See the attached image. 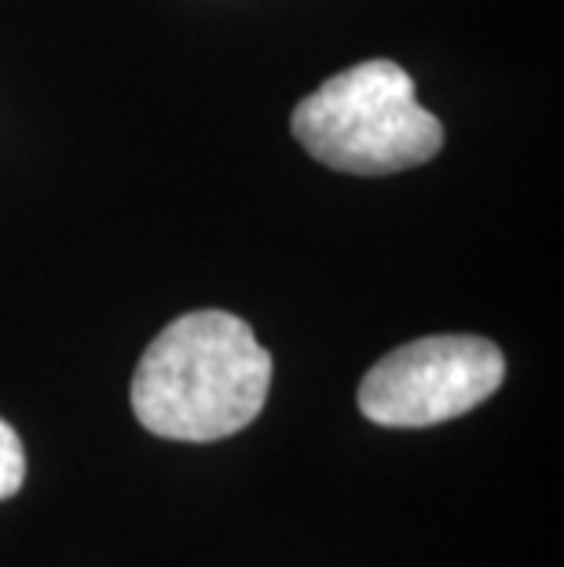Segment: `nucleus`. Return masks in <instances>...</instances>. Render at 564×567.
Returning a JSON list of instances; mask_svg holds the SVG:
<instances>
[{
  "label": "nucleus",
  "instance_id": "obj_1",
  "mask_svg": "<svg viewBox=\"0 0 564 567\" xmlns=\"http://www.w3.org/2000/svg\"><path fill=\"white\" fill-rule=\"evenodd\" d=\"M271 389V355L232 311L173 319L132 373V414L176 443H217L254 425Z\"/></svg>",
  "mask_w": 564,
  "mask_h": 567
},
{
  "label": "nucleus",
  "instance_id": "obj_4",
  "mask_svg": "<svg viewBox=\"0 0 564 567\" xmlns=\"http://www.w3.org/2000/svg\"><path fill=\"white\" fill-rule=\"evenodd\" d=\"M22 484H27V451L19 432L0 417V502L16 498Z\"/></svg>",
  "mask_w": 564,
  "mask_h": 567
},
{
  "label": "nucleus",
  "instance_id": "obj_3",
  "mask_svg": "<svg viewBox=\"0 0 564 567\" xmlns=\"http://www.w3.org/2000/svg\"><path fill=\"white\" fill-rule=\"evenodd\" d=\"M502 378L506 359L484 337H422L367 370L359 384V410L386 429H429L491 400Z\"/></svg>",
  "mask_w": 564,
  "mask_h": 567
},
{
  "label": "nucleus",
  "instance_id": "obj_2",
  "mask_svg": "<svg viewBox=\"0 0 564 567\" xmlns=\"http://www.w3.org/2000/svg\"><path fill=\"white\" fill-rule=\"evenodd\" d=\"M294 140L334 173L389 176L433 162L443 125L414 95V81L389 59H367L319 84L294 106Z\"/></svg>",
  "mask_w": 564,
  "mask_h": 567
}]
</instances>
